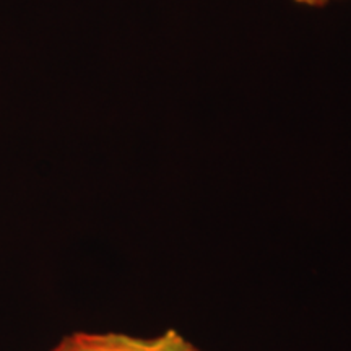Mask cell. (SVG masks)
I'll list each match as a JSON object with an SVG mask.
<instances>
[{"label":"cell","mask_w":351,"mask_h":351,"mask_svg":"<svg viewBox=\"0 0 351 351\" xmlns=\"http://www.w3.org/2000/svg\"><path fill=\"white\" fill-rule=\"evenodd\" d=\"M296 3H300V5H307V7H322V5H327L330 0H295Z\"/></svg>","instance_id":"cell-2"},{"label":"cell","mask_w":351,"mask_h":351,"mask_svg":"<svg viewBox=\"0 0 351 351\" xmlns=\"http://www.w3.org/2000/svg\"><path fill=\"white\" fill-rule=\"evenodd\" d=\"M52 351H199L173 328L152 339L117 332H77Z\"/></svg>","instance_id":"cell-1"},{"label":"cell","mask_w":351,"mask_h":351,"mask_svg":"<svg viewBox=\"0 0 351 351\" xmlns=\"http://www.w3.org/2000/svg\"><path fill=\"white\" fill-rule=\"evenodd\" d=\"M199 351H200V350H199Z\"/></svg>","instance_id":"cell-3"}]
</instances>
